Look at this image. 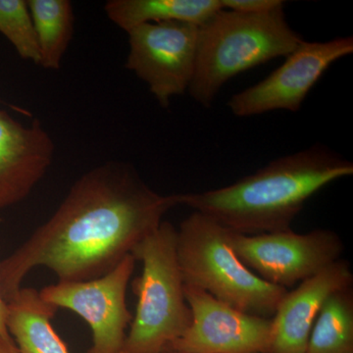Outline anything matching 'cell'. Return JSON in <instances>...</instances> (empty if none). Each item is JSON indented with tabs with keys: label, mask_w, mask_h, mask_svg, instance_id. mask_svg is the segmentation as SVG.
Segmentation results:
<instances>
[{
	"label": "cell",
	"mask_w": 353,
	"mask_h": 353,
	"mask_svg": "<svg viewBox=\"0 0 353 353\" xmlns=\"http://www.w3.org/2000/svg\"><path fill=\"white\" fill-rule=\"evenodd\" d=\"M352 284L350 262L341 259L304 280L296 290H288L271 318L268 353H306L311 330L325 301Z\"/></svg>",
	"instance_id": "7c38bea8"
},
{
	"label": "cell",
	"mask_w": 353,
	"mask_h": 353,
	"mask_svg": "<svg viewBox=\"0 0 353 353\" xmlns=\"http://www.w3.org/2000/svg\"><path fill=\"white\" fill-rule=\"evenodd\" d=\"M231 231L194 212L176 230V253L183 283L232 307L272 318L288 290L269 284L248 269L230 243Z\"/></svg>",
	"instance_id": "5b68a950"
},
{
	"label": "cell",
	"mask_w": 353,
	"mask_h": 353,
	"mask_svg": "<svg viewBox=\"0 0 353 353\" xmlns=\"http://www.w3.org/2000/svg\"><path fill=\"white\" fill-rule=\"evenodd\" d=\"M129 36L126 67L148 85L162 108L189 90L196 68L199 26L180 21L148 23Z\"/></svg>",
	"instance_id": "ba28073f"
},
{
	"label": "cell",
	"mask_w": 353,
	"mask_h": 353,
	"mask_svg": "<svg viewBox=\"0 0 353 353\" xmlns=\"http://www.w3.org/2000/svg\"><path fill=\"white\" fill-rule=\"evenodd\" d=\"M57 310L34 288H21L7 303L6 327L19 353H70L51 324Z\"/></svg>",
	"instance_id": "4fadbf2b"
},
{
	"label": "cell",
	"mask_w": 353,
	"mask_h": 353,
	"mask_svg": "<svg viewBox=\"0 0 353 353\" xmlns=\"http://www.w3.org/2000/svg\"><path fill=\"white\" fill-rule=\"evenodd\" d=\"M39 50V66L58 70L74 34V9L68 0H27Z\"/></svg>",
	"instance_id": "9a60e30c"
},
{
	"label": "cell",
	"mask_w": 353,
	"mask_h": 353,
	"mask_svg": "<svg viewBox=\"0 0 353 353\" xmlns=\"http://www.w3.org/2000/svg\"><path fill=\"white\" fill-rule=\"evenodd\" d=\"M352 174V161L326 146L314 145L274 160L233 185L178 194L179 204L208 216L234 233H277L290 230L316 192Z\"/></svg>",
	"instance_id": "7a4b0ae2"
},
{
	"label": "cell",
	"mask_w": 353,
	"mask_h": 353,
	"mask_svg": "<svg viewBox=\"0 0 353 353\" xmlns=\"http://www.w3.org/2000/svg\"><path fill=\"white\" fill-rule=\"evenodd\" d=\"M120 353H127V352H121ZM163 353H181V352H163Z\"/></svg>",
	"instance_id": "44dd1931"
},
{
	"label": "cell",
	"mask_w": 353,
	"mask_h": 353,
	"mask_svg": "<svg viewBox=\"0 0 353 353\" xmlns=\"http://www.w3.org/2000/svg\"><path fill=\"white\" fill-rule=\"evenodd\" d=\"M306 353H353V290L334 292L325 301L309 336Z\"/></svg>",
	"instance_id": "2e32d148"
},
{
	"label": "cell",
	"mask_w": 353,
	"mask_h": 353,
	"mask_svg": "<svg viewBox=\"0 0 353 353\" xmlns=\"http://www.w3.org/2000/svg\"><path fill=\"white\" fill-rule=\"evenodd\" d=\"M303 41L285 19L284 7L262 14L220 9L199 26L196 68L188 90L190 97L210 108L228 81L287 57Z\"/></svg>",
	"instance_id": "3957f363"
},
{
	"label": "cell",
	"mask_w": 353,
	"mask_h": 353,
	"mask_svg": "<svg viewBox=\"0 0 353 353\" xmlns=\"http://www.w3.org/2000/svg\"><path fill=\"white\" fill-rule=\"evenodd\" d=\"M134 265L136 260L129 254L101 277L77 282L58 281L39 290L46 303L73 311L90 325L92 345L88 353L122 352L132 320L126 294Z\"/></svg>",
	"instance_id": "52a82bcc"
},
{
	"label": "cell",
	"mask_w": 353,
	"mask_h": 353,
	"mask_svg": "<svg viewBox=\"0 0 353 353\" xmlns=\"http://www.w3.org/2000/svg\"><path fill=\"white\" fill-rule=\"evenodd\" d=\"M352 52V37L313 43L303 41L278 69L261 82L234 94L228 106L238 117L276 110L296 112L330 66Z\"/></svg>",
	"instance_id": "9c48e42d"
},
{
	"label": "cell",
	"mask_w": 353,
	"mask_h": 353,
	"mask_svg": "<svg viewBox=\"0 0 353 353\" xmlns=\"http://www.w3.org/2000/svg\"><path fill=\"white\" fill-rule=\"evenodd\" d=\"M183 292L192 323L168 352L268 353L271 318L243 312L194 285L185 284Z\"/></svg>",
	"instance_id": "30bf717a"
},
{
	"label": "cell",
	"mask_w": 353,
	"mask_h": 353,
	"mask_svg": "<svg viewBox=\"0 0 353 353\" xmlns=\"http://www.w3.org/2000/svg\"><path fill=\"white\" fill-rule=\"evenodd\" d=\"M0 353H19L13 340L0 338Z\"/></svg>",
	"instance_id": "ffe728a7"
},
{
	"label": "cell",
	"mask_w": 353,
	"mask_h": 353,
	"mask_svg": "<svg viewBox=\"0 0 353 353\" xmlns=\"http://www.w3.org/2000/svg\"><path fill=\"white\" fill-rule=\"evenodd\" d=\"M222 8L220 0H110L104 6L111 22L127 32L167 21L201 26Z\"/></svg>",
	"instance_id": "5bb4252c"
},
{
	"label": "cell",
	"mask_w": 353,
	"mask_h": 353,
	"mask_svg": "<svg viewBox=\"0 0 353 353\" xmlns=\"http://www.w3.org/2000/svg\"><path fill=\"white\" fill-rule=\"evenodd\" d=\"M0 32L22 59L39 65V44L27 1L0 0Z\"/></svg>",
	"instance_id": "e0dca14e"
},
{
	"label": "cell",
	"mask_w": 353,
	"mask_h": 353,
	"mask_svg": "<svg viewBox=\"0 0 353 353\" xmlns=\"http://www.w3.org/2000/svg\"><path fill=\"white\" fill-rule=\"evenodd\" d=\"M230 243L253 273L269 284L287 290L341 259L345 250L339 234L326 229L307 234L289 230L253 236L231 231Z\"/></svg>",
	"instance_id": "8992f818"
},
{
	"label": "cell",
	"mask_w": 353,
	"mask_h": 353,
	"mask_svg": "<svg viewBox=\"0 0 353 353\" xmlns=\"http://www.w3.org/2000/svg\"><path fill=\"white\" fill-rule=\"evenodd\" d=\"M53 157L54 143L41 123L25 126L0 109V210L31 194Z\"/></svg>",
	"instance_id": "8fae6325"
},
{
	"label": "cell",
	"mask_w": 353,
	"mask_h": 353,
	"mask_svg": "<svg viewBox=\"0 0 353 353\" xmlns=\"http://www.w3.org/2000/svg\"><path fill=\"white\" fill-rule=\"evenodd\" d=\"M221 6L228 10L250 14L268 13L284 7L282 0H220Z\"/></svg>",
	"instance_id": "ac0fdd59"
},
{
	"label": "cell",
	"mask_w": 353,
	"mask_h": 353,
	"mask_svg": "<svg viewBox=\"0 0 353 353\" xmlns=\"http://www.w3.org/2000/svg\"><path fill=\"white\" fill-rule=\"evenodd\" d=\"M131 254L141 262L143 271L132 283L138 304L122 352H168L192 323L176 253V228L162 221Z\"/></svg>",
	"instance_id": "277c9868"
},
{
	"label": "cell",
	"mask_w": 353,
	"mask_h": 353,
	"mask_svg": "<svg viewBox=\"0 0 353 353\" xmlns=\"http://www.w3.org/2000/svg\"><path fill=\"white\" fill-rule=\"evenodd\" d=\"M7 303L0 294V338L12 340L6 327Z\"/></svg>",
	"instance_id": "d6986e66"
},
{
	"label": "cell",
	"mask_w": 353,
	"mask_h": 353,
	"mask_svg": "<svg viewBox=\"0 0 353 353\" xmlns=\"http://www.w3.org/2000/svg\"><path fill=\"white\" fill-rule=\"evenodd\" d=\"M178 194L161 196L131 165L109 162L72 185L50 219L9 256L0 260V294L8 303L37 267L59 282L101 277L161 224Z\"/></svg>",
	"instance_id": "6da1fadb"
}]
</instances>
